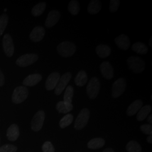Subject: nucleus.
Returning a JSON list of instances; mask_svg holds the SVG:
<instances>
[{
    "mask_svg": "<svg viewBox=\"0 0 152 152\" xmlns=\"http://www.w3.org/2000/svg\"><path fill=\"white\" fill-rule=\"evenodd\" d=\"M57 51L61 56L68 58L72 56L75 53V45L70 41H64L59 44L57 47Z\"/></svg>",
    "mask_w": 152,
    "mask_h": 152,
    "instance_id": "nucleus-1",
    "label": "nucleus"
},
{
    "mask_svg": "<svg viewBox=\"0 0 152 152\" xmlns=\"http://www.w3.org/2000/svg\"><path fill=\"white\" fill-rule=\"evenodd\" d=\"M127 64L131 70L135 73H140L145 70V64L139 57L132 56L127 60Z\"/></svg>",
    "mask_w": 152,
    "mask_h": 152,
    "instance_id": "nucleus-2",
    "label": "nucleus"
},
{
    "mask_svg": "<svg viewBox=\"0 0 152 152\" xmlns=\"http://www.w3.org/2000/svg\"><path fill=\"white\" fill-rule=\"evenodd\" d=\"M90 118V111L87 108L82 109L76 118L74 127L76 130L83 129L87 124Z\"/></svg>",
    "mask_w": 152,
    "mask_h": 152,
    "instance_id": "nucleus-3",
    "label": "nucleus"
},
{
    "mask_svg": "<svg viewBox=\"0 0 152 152\" xmlns=\"http://www.w3.org/2000/svg\"><path fill=\"white\" fill-rule=\"evenodd\" d=\"M100 90V83L98 78H92L88 82L86 87L87 95L91 99H95L97 97Z\"/></svg>",
    "mask_w": 152,
    "mask_h": 152,
    "instance_id": "nucleus-4",
    "label": "nucleus"
},
{
    "mask_svg": "<svg viewBox=\"0 0 152 152\" xmlns=\"http://www.w3.org/2000/svg\"><path fill=\"white\" fill-rule=\"evenodd\" d=\"M29 91L27 88L25 86H18L16 87L12 95V101L14 104L22 103L28 96Z\"/></svg>",
    "mask_w": 152,
    "mask_h": 152,
    "instance_id": "nucleus-5",
    "label": "nucleus"
},
{
    "mask_svg": "<svg viewBox=\"0 0 152 152\" xmlns=\"http://www.w3.org/2000/svg\"><path fill=\"white\" fill-rule=\"evenodd\" d=\"M38 59V55L36 54H27L20 56L16 61L17 65L20 67H26L32 65Z\"/></svg>",
    "mask_w": 152,
    "mask_h": 152,
    "instance_id": "nucleus-6",
    "label": "nucleus"
},
{
    "mask_svg": "<svg viewBox=\"0 0 152 152\" xmlns=\"http://www.w3.org/2000/svg\"><path fill=\"white\" fill-rule=\"evenodd\" d=\"M127 83L124 78L117 80L113 84L112 88V96L113 98H118L125 91Z\"/></svg>",
    "mask_w": 152,
    "mask_h": 152,
    "instance_id": "nucleus-7",
    "label": "nucleus"
},
{
    "mask_svg": "<svg viewBox=\"0 0 152 152\" xmlns=\"http://www.w3.org/2000/svg\"><path fill=\"white\" fill-rule=\"evenodd\" d=\"M2 46L5 54L7 57L11 58L14 53V45L12 37L9 34L6 33L2 39Z\"/></svg>",
    "mask_w": 152,
    "mask_h": 152,
    "instance_id": "nucleus-8",
    "label": "nucleus"
},
{
    "mask_svg": "<svg viewBox=\"0 0 152 152\" xmlns=\"http://www.w3.org/2000/svg\"><path fill=\"white\" fill-rule=\"evenodd\" d=\"M45 119V113L44 110H39L33 118L31 122V129L34 131H38L42 129Z\"/></svg>",
    "mask_w": 152,
    "mask_h": 152,
    "instance_id": "nucleus-9",
    "label": "nucleus"
},
{
    "mask_svg": "<svg viewBox=\"0 0 152 152\" xmlns=\"http://www.w3.org/2000/svg\"><path fill=\"white\" fill-rule=\"evenodd\" d=\"M72 78V74L71 73H66L64 74L63 76L60 77V79L58 81V83L55 88V94L56 95H59L63 91H64L67 84L70 81Z\"/></svg>",
    "mask_w": 152,
    "mask_h": 152,
    "instance_id": "nucleus-10",
    "label": "nucleus"
},
{
    "mask_svg": "<svg viewBox=\"0 0 152 152\" xmlns=\"http://www.w3.org/2000/svg\"><path fill=\"white\" fill-rule=\"evenodd\" d=\"M100 72L104 78L111 80L114 77V69L112 64L108 61H104L100 66Z\"/></svg>",
    "mask_w": 152,
    "mask_h": 152,
    "instance_id": "nucleus-11",
    "label": "nucleus"
},
{
    "mask_svg": "<svg viewBox=\"0 0 152 152\" xmlns=\"http://www.w3.org/2000/svg\"><path fill=\"white\" fill-rule=\"evenodd\" d=\"M60 18V13L57 10L50 11L45 21V26L47 28L53 27L59 22Z\"/></svg>",
    "mask_w": 152,
    "mask_h": 152,
    "instance_id": "nucleus-12",
    "label": "nucleus"
},
{
    "mask_svg": "<svg viewBox=\"0 0 152 152\" xmlns=\"http://www.w3.org/2000/svg\"><path fill=\"white\" fill-rule=\"evenodd\" d=\"M59 79L60 74L59 73L53 72L50 74L48 77L45 83V87L46 90L49 91L54 90L56 86Z\"/></svg>",
    "mask_w": 152,
    "mask_h": 152,
    "instance_id": "nucleus-13",
    "label": "nucleus"
},
{
    "mask_svg": "<svg viewBox=\"0 0 152 152\" xmlns=\"http://www.w3.org/2000/svg\"><path fill=\"white\" fill-rule=\"evenodd\" d=\"M45 35V30L41 26H37L33 28L29 35L30 39L35 42L41 41Z\"/></svg>",
    "mask_w": 152,
    "mask_h": 152,
    "instance_id": "nucleus-14",
    "label": "nucleus"
},
{
    "mask_svg": "<svg viewBox=\"0 0 152 152\" xmlns=\"http://www.w3.org/2000/svg\"><path fill=\"white\" fill-rule=\"evenodd\" d=\"M114 42L116 45L122 50H126L129 49L130 45V41L129 38L124 34H122L116 37Z\"/></svg>",
    "mask_w": 152,
    "mask_h": 152,
    "instance_id": "nucleus-15",
    "label": "nucleus"
},
{
    "mask_svg": "<svg viewBox=\"0 0 152 152\" xmlns=\"http://www.w3.org/2000/svg\"><path fill=\"white\" fill-rule=\"evenodd\" d=\"M42 79L41 75L36 73L27 76L23 82V83L26 86H33L36 85Z\"/></svg>",
    "mask_w": 152,
    "mask_h": 152,
    "instance_id": "nucleus-16",
    "label": "nucleus"
},
{
    "mask_svg": "<svg viewBox=\"0 0 152 152\" xmlns=\"http://www.w3.org/2000/svg\"><path fill=\"white\" fill-rule=\"evenodd\" d=\"M6 135L10 141H15L19 136V129L16 124L11 125L7 130Z\"/></svg>",
    "mask_w": 152,
    "mask_h": 152,
    "instance_id": "nucleus-17",
    "label": "nucleus"
},
{
    "mask_svg": "<svg viewBox=\"0 0 152 152\" xmlns=\"http://www.w3.org/2000/svg\"><path fill=\"white\" fill-rule=\"evenodd\" d=\"M142 106V102L140 100H136L130 105L127 110L126 114L128 116H132L141 109Z\"/></svg>",
    "mask_w": 152,
    "mask_h": 152,
    "instance_id": "nucleus-18",
    "label": "nucleus"
},
{
    "mask_svg": "<svg viewBox=\"0 0 152 152\" xmlns=\"http://www.w3.org/2000/svg\"><path fill=\"white\" fill-rule=\"evenodd\" d=\"M96 53L100 58H105L110 55L111 49L108 45L102 44L96 47Z\"/></svg>",
    "mask_w": 152,
    "mask_h": 152,
    "instance_id": "nucleus-19",
    "label": "nucleus"
},
{
    "mask_svg": "<svg viewBox=\"0 0 152 152\" xmlns=\"http://www.w3.org/2000/svg\"><path fill=\"white\" fill-rule=\"evenodd\" d=\"M56 109L60 113H67L73 109V106L72 103H66L64 101H61L56 104Z\"/></svg>",
    "mask_w": 152,
    "mask_h": 152,
    "instance_id": "nucleus-20",
    "label": "nucleus"
},
{
    "mask_svg": "<svg viewBox=\"0 0 152 152\" xmlns=\"http://www.w3.org/2000/svg\"><path fill=\"white\" fill-rule=\"evenodd\" d=\"M102 4L98 0H92L90 1L87 7V11L91 14H96L101 10Z\"/></svg>",
    "mask_w": 152,
    "mask_h": 152,
    "instance_id": "nucleus-21",
    "label": "nucleus"
},
{
    "mask_svg": "<svg viewBox=\"0 0 152 152\" xmlns=\"http://www.w3.org/2000/svg\"><path fill=\"white\" fill-rule=\"evenodd\" d=\"M87 80L88 77L86 72L81 70L78 72V73L76 76L75 81L76 85L82 87L83 86L87 83Z\"/></svg>",
    "mask_w": 152,
    "mask_h": 152,
    "instance_id": "nucleus-22",
    "label": "nucleus"
},
{
    "mask_svg": "<svg viewBox=\"0 0 152 152\" xmlns=\"http://www.w3.org/2000/svg\"><path fill=\"white\" fill-rule=\"evenodd\" d=\"M105 145V140L102 138H94L89 141L87 147L91 149H98L103 147Z\"/></svg>",
    "mask_w": 152,
    "mask_h": 152,
    "instance_id": "nucleus-23",
    "label": "nucleus"
},
{
    "mask_svg": "<svg viewBox=\"0 0 152 152\" xmlns=\"http://www.w3.org/2000/svg\"><path fill=\"white\" fill-rule=\"evenodd\" d=\"M152 110V107L149 105H147L144 107H141L139 110V112L137 115V120L139 121H142L145 120L147 116L149 114Z\"/></svg>",
    "mask_w": 152,
    "mask_h": 152,
    "instance_id": "nucleus-24",
    "label": "nucleus"
},
{
    "mask_svg": "<svg viewBox=\"0 0 152 152\" xmlns=\"http://www.w3.org/2000/svg\"><path fill=\"white\" fill-rule=\"evenodd\" d=\"M132 50L139 54H146L148 51V48L145 44L137 42L134 44L132 46Z\"/></svg>",
    "mask_w": 152,
    "mask_h": 152,
    "instance_id": "nucleus-25",
    "label": "nucleus"
},
{
    "mask_svg": "<svg viewBox=\"0 0 152 152\" xmlns=\"http://www.w3.org/2000/svg\"><path fill=\"white\" fill-rule=\"evenodd\" d=\"M46 7V4L44 2H41L34 6L32 9V14L34 16H40Z\"/></svg>",
    "mask_w": 152,
    "mask_h": 152,
    "instance_id": "nucleus-26",
    "label": "nucleus"
},
{
    "mask_svg": "<svg viewBox=\"0 0 152 152\" xmlns=\"http://www.w3.org/2000/svg\"><path fill=\"white\" fill-rule=\"evenodd\" d=\"M80 10V4L78 1L76 0H72L69 4L68 10L72 15H76L78 14Z\"/></svg>",
    "mask_w": 152,
    "mask_h": 152,
    "instance_id": "nucleus-27",
    "label": "nucleus"
},
{
    "mask_svg": "<svg viewBox=\"0 0 152 152\" xmlns=\"http://www.w3.org/2000/svg\"><path fill=\"white\" fill-rule=\"evenodd\" d=\"M126 150L128 152H141L140 145L136 141H131L126 145Z\"/></svg>",
    "mask_w": 152,
    "mask_h": 152,
    "instance_id": "nucleus-28",
    "label": "nucleus"
},
{
    "mask_svg": "<svg viewBox=\"0 0 152 152\" xmlns=\"http://www.w3.org/2000/svg\"><path fill=\"white\" fill-rule=\"evenodd\" d=\"M73 121V116L71 114H68L65 115L63 117L59 122L60 127L61 129H64L65 127H68V126L71 125Z\"/></svg>",
    "mask_w": 152,
    "mask_h": 152,
    "instance_id": "nucleus-29",
    "label": "nucleus"
},
{
    "mask_svg": "<svg viewBox=\"0 0 152 152\" xmlns=\"http://www.w3.org/2000/svg\"><path fill=\"white\" fill-rule=\"evenodd\" d=\"M9 18L6 14H3L0 16V36L2 35L7 26Z\"/></svg>",
    "mask_w": 152,
    "mask_h": 152,
    "instance_id": "nucleus-30",
    "label": "nucleus"
},
{
    "mask_svg": "<svg viewBox=\"0 0 152 152\" xmlns=\"http://www.w3.org/2000/svg\"><path fill=\"white\" fill-rule=\"evenodd\" d=\"M73 94V88L71 85H69L65 90V94L64 95V102L69 103H72Z\"/></svg>",
    "mask_w": 152,
    "mask_h": 152,
    "instance_id": "nucleus-31",
    "label": "nucleus"
},
{
    "mask_svg": "<svg viewBox=\"0 0 152 152\" xmlns=\"http://www.w3.org/2000/svg\"><path fill=\"white\" fill-rule=\"evenodd\" d=\"M17 148L11 144H6L0 147V152H15Z\"/></svg>",
    "mask_w": 152,
    "mask_h": 152,
    "instance_id": "nucleus-32",
    "label": "nucleus"
},
{
    "mask_svg": "<svg viewBox=\"0 0 152 152\" xmlns=\"http://www.w3.org/2000/svg\"><path fill=\"white\" fill-rule=\"evenodd\" d=\"M120 5L119 0H111L110 1L109 10L112 12H115L118 10Z\"/></svg>",
    "mask_w": 152,
    "mask_h": 152,
    "instance_id": "nucleus-33",
    "label": "nucleus"
},
{
    "mask_svg": "<svg viewBox=\"0 0 152 152\" xmlns=\"http://www.w3.org/2000/svg\"><path fill=\"white\" fill-rule=\"evenodd\" d=\"M44 152H55V149L52 143L50 141H46L42 147Z\"/></svg>",
    "mask_w": 152,
    "mask_h": 152,
    "instance_id": "nucleus-34",
    "label": "nucleus"
},
{
    "mask_svg": "<svg viewBox=\"0 0 152 152\" xmlns=\"http://www.w3.org/2000/svg\"><path fill=\"white\" fill-rule=\"evenodd\" d=\"M140 130L141 131L147 135H152V126L150 124H144L140 126Z\"/></svg>",
    "mask_w": 152,
    "mask_h": 152,
    "instance_id": "nucleus-35",
    "label": "nucleus"
},
{
    "mask_svg": "<svg viewBox=\"0 0 152 152\" xmlns=\"http://www.w3.org/2000/svg\"><path fill=\"white\" fill-rule=\"evenodd\" d=\"M5 83V77L2 72L0 69V87L2 86Z\"/></svg>",
    "mask_w": 152,
    "mask_h": 152,
    "instance_id": "nucleus-36",
    "label": "nucleus"
},
{
    "mask_svg": "<svg viewBox=\"0 0 152 152\" xmlns=\"http://www.w3.org/2000/svg\"><path fill=\"white\" fill-rule=\"evenodd\" d=\"M147 141L149 142V143H152V135H149V136L148 137L147 139Z\"/></svg>",
    "mask_w": 152,
    "mask_h": 152,
    "instance_id": "nucleus-37",
    "label": "nucleus"
},
{
    "mask_svg": "<svg viewBox=\"0 0 152 152\" xmlns=\"http://www.w3.org/2000/svg\"><path fill=\"white\" fill-rule=\"evenodd\" d=\"M103 152H114V151L111 148H107Z\"/></svg>",
    "mask_w": 152,
    "mask_h": 152,
    "instance_id": "nucleus-38",
    "label": "nucleus"
},
{
    "mask_svg": "<svg viewBox=\"0 0 152 152\" xmlns=\"http://www.w3.org/2000/svg\"><path fill=\"white\" fill-rule=\"evenodd\" d=\"M152 115H150L149 116L148 118V122H149V123H150L151 124L152 123Z\"/></svg>",
    "mask_w": 152,
    "mask_h": 152,
    "instance_id": "nucleus-39",
    "label": "nucleus"
},
{
    "mask_svg": "<svg viewBox=\"0 0 152 152\" xmlns=\"http://www.w3.org/2000/svg\"><path fill=\"white\" fill-rule=\"evenodd\" d=\"M152 37L151 38V39H150V41H149V46L151 47L152 46Z\"/></svg>",
    "mask_w": 152,
    "mask_h": 152,
    "instance_id": "nucleus-40",
    "label": "nucleus"
},
{
    "mask_svg": "<svg viewBox=\"0 0 152 152\" xmlns=\"http://www.w3.org/2000/svg\"><path fill=\"white\" fill-rule=\"evenodd\" d=\"M6 11H7V9H5V10H4V11H5V12H6Z\"/></svg>",
    "mask_w": 152,
    "mask_h": 152,
    "instance_id": "nucleus-41",
    "label": "nucleus"
}]
</instances>
